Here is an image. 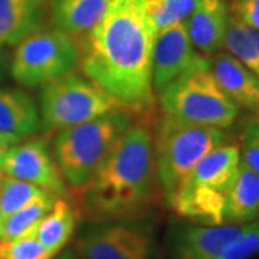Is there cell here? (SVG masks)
Returning <instances> with one entry per match:
<instances>
[{"label":"cell","mask_w":259,"mask_h":259,"mask_svg":"<svg viewBox=\"0 0 259 259\" xmlns=\"http://www.w3.org/2000/svg\"><path fill=\"white\" fill-rule=\"evenodd\" d=\"M223 128L186 124L163 117L154 140L157 182L167 203L173 204L176 194L199 161L212 150L226 144Z\"/></svg>","instance_id":"4"},{"label":"cell","mask_w":259,"mask_h":259,"mask_svg":"<svg viewBox=\"0 0 259 259\" xmlns=\"http://www.w3.org/2000/svg\"><path fill=\"white\" fill-rule=\"evenodd\" d=\"M120 108L125 107L101 87L74 72L42 85V122L49 131H62Z\"/></svg>","instance_id":"7"},{"label":"cell","mask_w":259,"mask_h":259,"mask_svg":"<svg viewBox=\"0 0 259 259\" xmlns=\"http://www.w3.org/2000/svg\"><path fill=\"white\" fill-rule=\"evenodd\" d=\"M157 183L151 131L133 124L82 190V210L94 222L134 221L154 203Z\"/></svg>","instance_id":"2"},{"label":"cell","mask_w":259,"mask_h":259,"mask_svg":"<svg viewBox=\"0 0 259 259\" xmlns=\"http://www.w3.org/2000/svg\"><path fill=\"white\" fill-rule=\"evenodd\" d=\"M56 199L58 196L49 194L47 197L30 202L18 212L3 219L0 222V241H12L29 235L36 228L37 223L51 212Z\"/></svg>","instance_id":"21"},{"label":"cell","mask_w":259,"mask_h":259,"mask_svg":"<svg viewBox=\"0 0 259 259\" xmlns=\"http://www.w3.org/2000/svg\"><path fill=\"white\" fill-rule=\"evenodd\" d=\"M3 72H5V55H3V52L0 49V81L3 78Z\"/></svg>","instance_id":"32"},{"label":"cell","mask_w":259,"mask_h":259,"mask_svg":"<svg viewBox=\"0 0 259 259\" xmlns=\"http://www.w3.org/2000/svg\"><path fill=\"white\" fill-rule=\"evenodd\" d=\"M78 62V44L72 36L42 29L18 44L10 72L16 82L35 88L72 74Z\"/></svg>","instance_id":"8"},{"label":"cell","mask_w":259,"mask_h":259,"mask_svg":"<svg viewBox=\"0 0 259 259\" xmlns=\"http://www.w3.org/2000/svg\"><path fill=\"white\" fill-rule=\"evenodd\" d=\"M223 48L239 59L259 79V29H253L232 18L225 33Z\"/></svg>","instance_id":"20"},{"label":"cell","mask_w":259,"mask_h":259,"mask_svg":"<svg viewBox=\"0 0 259 259\" xmlns=\"http://www.w3.org/2000/svg\"><path fill=\"white\" fill-rule=\"evenodd\" d=\"M259 216V173L239 166L226 197L223 225H248Z\"/></svg>","instance_id":"17"},{"label":"cell","mask_w":259,"mask_h":259,"mask_svg":"<svg viewBox=\"0 0 259 259\" xmlns=\"http://www.w3.org/2000/svg\"><path fill=\"white\" fill-rule=\"evenodd\" d=\"M0 179H2V175H0Z\"/></svg>","instance_id":"33"},{"label":"cell","mask_w":259,"mask_h":259,"mask_svg":"<svg viewBox=\"0 0 259 259\" xmlns=\"http://www.w3.org/2000/svg\"><path fill=\"white\" fill-rule=\"evenodd\" d=\"M158 95L164 115L186 124L225 130L239 115V107L221 90L209 65L182 75Z\"/></svg>","instance_id":"6"},{"label":"cell","mask_w":259,"mask_h":259,"mask_svg":"<svg viewBox=\"0 0 259 259\" xmlns=\"http://www.w3.org/2000/svg\"><path fill=\"white\" fill-rule=\"evenodd\" d=\"M214 81L238 107L250 112L259 107V79L229 52H216L209 58Z\"/></svg>","instance_id":"14"},{"label":"cell","mask_w":259,"mask_h":259,"mask_svg":"<svg viewBox=\"0 0 259 259\" xmlns=\"http://www.w3.org/2000/svg\"><path fill=\"white\" fill-rule=\"evenodd\" d=\"M154 30L141 0H114L78 47L83 75L125 108L153 104L151 48Z\"/></svg>","instance_id":"1"},{"label":"cell","mask_w":259,"mask_h":259,"mask_svg":"<svg viewBox=\"0 0 259 259\" xmlns=\"http://www.w3.org/2000/svg\"><path fill=\"white\" fill-rule=\"evenodd\" d=\"M231 20V9L225 0H197L185 20L194 49L210 58L223 48L225 33Z\"/></svg>","instance_id":"13"},{"label":"cell","mask_w":259,"mask_h":259,"mask_svg":"<svg viewBox=\"0 0 259 259\" xmlns=\"http://www.w3.org/2000/svg\"><path fill=\"white\" fill-rule=\"evenodd\" d=\"M78 212L66 197H58L51 212L30 232L54 256L65 249L74 236Z\"/></svg>","instance_id":"19"},{"label":"cell","mask_w":259,"mask_h":259,"mask_svg":"<svg viewBox=\"0 0 259 259\" xmlns=\"http://www.w3.org/2000/svg\"><path fill=\"white\" fill-rule=\"evenodd\" d=\"M246 225H173L168 232V249L173 259H216Z\"/></svg>","instance_id":"11"},{"label":"cell","mask_w":259,"mask_h":259,"mask_svg":"<svg viewBox=\"0 0 259 259\" xmlns=\"http://www.w3.org/2000/svg\"><path fill=\"white\" fill-rule=\"evenodd\" d=\"M153 258V235L150 226H143L136 239L122 252L118 259H151Z\"/></svg>","instance_id":"25"},{"label":"cell","mask_w":259,"mask_h":259,"mask_svg":"<svg viewBox=\"0 0 259 259\" xmlns=\"http://www.w3.org/2000/svg\"><path fill=\"white\" fill-rule=\"evenodd\" d=\"M40 125L36 102L22 90H0V133L20 139L35 134Z\"/></svg>","instance_id":"18"},{"label":"cell","mask_w":259,"mask_h":259,"mask_svg":"<svg viewBox=\"0 0 259 259\" xmlns=\"http://www.w3.org/2000/svg\"><path fill=\"white\" fill-rule=\"evenodd\" d=\"M54 259H82L75 249H64L61 250Z\"/></svg>","instance_id":"30"},{"label":"cell","mask_w":259,"mask_h":259,"mask_svg":"<svg viewBox=\"0 0 259 259\" xmlns=\"http://www.w3.org/2000/svg\"><path fill=\"white\" fill-rule=\"evenodd\" d=\"M22 140L15 134H8V133H0V167H2V160L5 157V154L9 151L13 146H16L19 143H22Z\"/></svg>","instance_id":"28"},{"label":"cell","mask_w":259,"mask_h":259,"mask_svg":"<svg viewBox=\"0 0 259 259\" xmlns=\"http://www.w3.org/2000/svg\"><path fill=\"white\" fill-rule=\"evenodd\" d=\"M243 137H249V139L258 140L259 141V125L256 124H249L246 130L243 131Z\"/></svg>","instance_id":"29"},{"label":"cell","mask_w":259,"mask_h":259,"mask_svg":"<svg viewBox=\"0 0 259 259\" xmlns=\"http://www.w3.org/2000/svg\"><path fill=\"white\" fill-rule=\"evenodd\" d=\"M0 170L6 176L32 183L58 197L68 196L64 177L51 156L47 140L33 139L13 146L2 160Z\"/></svg>","instance_id":"10"},{"label":"cell","mask_w":259,"mask_h":259,"mask_svg":"<svg viewBox=\"0 0 259 259\" xmlns=\"http://www.w3.org/2000/svg\"><path fill=\"white\" fill-rule=\"evenodd\" d=\"M241 166L236 144L207 153L180 186L171 207L180 216L204 225H223V210Z\"/></svg>","instance_id":"5"},{"label":"cell","mask_w":259,"mask_h":259,"mask_svg":"<svg viewBox=\"0 0 259 259\" xmlns=\"http://www.w3.org/2000/svg\"><path fill=\"white\" fill-rule=\"evenodd\" d=\"M55 256L29 233L18 239L0 241V259H54Z\"/></svg>","instance_id":"23"},{"label":"cell","mask_w":259,"mask_h":259,"mask_svg":"<svg viewBox=\"0 0 259 259\" xmlns=\"http://www.w3.org/2000/svg\"><path fill=\"white\" fill-rule=\"evenodd\" d=\"M114 0H52L51 19L58 30L69 36H82L93 30Z\"/></svg>","instance_id":"16"},{"label":"cell","mask_w":259,"mask_h":259,"mask_svg":"<svg viewBox=\"0 0 259 259\" xmlns=\"http://www.w3.org/2000/svg\"><path fill=\"white\" fill-rule=\"evenodd\" d=\"M209 65L190 42L185 22H177L154 33L151 48V83L161 94L177 78L194 68Z\"/></svg>","instance_id":"9"},{"label":"cell","mask_w":259,"mask_h":259,"mask_svg":"<svg viewBox=\"0 0 259 259\" xmlns=\"http://www.w3.org/2000/svg\"><path fill=\"white\" fill-rule=\"evenodd\" d=\"M249 124H256V125H259V107L252 111V117H250Z\"/></svg>","instance_id":"31"},{"label":"cell","mask_w":259,"mask_h":259,"mask_svg":"<svg viewBox=\"0 0 259 259\" xmlns=\"http://www.w3.org/2000/svg\"><path fill=\"white\" fill-rule=\"evenodd\" d=\"M49 0H0V47L18 45L45 26Z\"/></svg>","instance_id":"15"},{"label":"cell","mask_w":259,"mask_h":259,"mask_svg":"<svg viewBox=\"0 0 259 259\" xmlns=\"http://www.w3.org/2000/svg\"><path fill=\"white\" fill-rule=\"evenodd\" d=\"M259 258V222L248 223L241 235L232 241L216 259Z\"/></svg>","instance_id":"24"},{"label":"cell","mask_w":259,"mask_h":259,"mask_svg":"<svg viewBox=\"0 0 259 259\" xmlns=\"http://www.w3.org/2000/svg\"><path fill=\"white\" fill-rule=\"evenodd\" d=\"M143 226L134 221L95 222L78 236L74 249L82 259H118Z\"/></svg>","instance_id":"12"},{"label":"cell","mask_w":259,"mask_h":259,"mask_svg":"<svg viewBox=\"0 0 259 259\" xmlns=\"http://www.w3.org/2000/svg\"><path fill=\"white\" fill-rule=\"evenodd\" d=\"M241 153V164L248 167L250 170L259 173V141L258 140L243 137L242 136V146L239 147Z\"/></svg>","instance_id":"27"},{"label":"cell","mask_w":259,"mask_h":259,"mask_svg":"<svg viewBox=\"0 0 259 259\" xmlns=\"http://www.w3.org/2000/svg\"><path fill=\"white\" fill-rule=\"evenodd\" d=\"M232 18L249 28L259 29V0H233Z\"/></svg>","instance_id":"26"},{"label":"cell","mask_w":259,"mask_h":259,"mask_svg":"<svg viewBox=\"0 0 259 259\" xmlns=\"http://www.w3.org/2000/svg\"><path fill=\"white\" fill-rule=\"evenodd\" d=\"M133 124V114L120 108L59 131L54 153L65 185L82 193Z\"/></svg>","instance_id":"3"},{"label":"cell","mask_w":259,"mask_h":259,"mask_svg":"<svg viewBox=\"0 0 259 259\" xmlns=\"http://www.w3.org/2000/svg\"><path fill=\"white\" fill-rule=\"evenodd\" d=\"M51 192H47L37 186L18 180L10 176L0 179V222L8 216L18 212L33 200L47 197Z\"/></svg>","instance_id":"22"}]
</instances>
